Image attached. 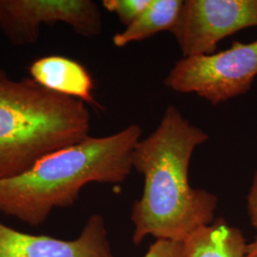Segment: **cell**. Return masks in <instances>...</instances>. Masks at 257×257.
I'll return each mask as SVG.
<instances>
[{
	"instance_id": "1",
	"label": "cell",
	"mask_w": 257,
	"mask_h": 257,
	"mask_svg": "<svg viewBox=\"0 0 257 257\" xmlns=\"http://www.w3.org/2000/svg\"><path fill=\"white\" fill-rule=\"evenodd\" d=\"M208 139L176 107L169 106L156 131L138 141L133 168L144 176V189L131 215L135 244L149 235L183 241L193 230L214 221L216 195L194 189L188 177L194 150Z\"/></svg>"
},
{
	"instance_id": "2",
	"label": "cell",
	"mask_w": 257,
	"mask_h": 257,
	"mask_svg": "<svg viewBox=\"0 0 257 257\" xmlns=\"http://www.w3.org/2000/svg\"><path fill=\"white\" fill-rule=\"evenodd\" d=\"M141 135L131 124L108 137H89L43 156L22 175L0 179V212L39 227L56 208L74 204L87 184L125 181Z\"/></svg>"
},
{
	"instance_id": "3",
	"label": "cell",
	"mask_w": 257,
	"mask_h": 257,
	"mask_svg": "<svg viewBox=\"0 0 257 257\" xmlns=\"http://www.w3.org/2000/svg\"><path fill=\"white\" fill-rule=\"evenodd\" d=\"M86 103L0 69V179L24 174L43 156L89 138Z\"/></svg>"
},
{
	"instance_id": "4",
	"label": "cell",
	"mask_w": 257,
	"mask_h": 257,
	"mask_svg": "<svg viewBox=\"0 0 257 257\" xmlns=\"http://www.w3.org/2000/svg\"><path fill=\"white\" fill-rule=\"evenodd\" d=\"M257 75V39L235 41L211 55L182 57L164 79L167 88L217 105L248 92Z\"/></svg>"
},
{
	"instance_id": "5",
	"label": "cell",
	"mask_w": 257,
	"mask_h": 257,
	"mask_svg": "<svg viewBox=\"0 0 257 257\" xmlns=\"http://www.w3.org/2000/svg\"><path fill=\"white\" fill-rule=\"evenodd\" d=\"M257 27V0H186L172 30L183 57L214 54L222 39Z\"/></svg>"
},
{
	"instance_id": "6",
	"label": "cell",
	"mask_w": 257,
	"mask_h": 257,
	"mask_svg": "<svg viewBox=\"0 0 257 257\" xmlns=\"http://www.w3.org/2000/svg\"><path fill=\"white\" fill-rule=\"evenodd\" d=\"M60 22L82 37L102 32L101 13L92 0H0V31L15 46L36 43L41 25Z\"/></svg>"
},
{
	"instance_id": "7",
	"label": "cell",
	"mask_w": 257,
	"mask_h": 257,
	"mask_svg": "<svg viewBox=\"0 0 257 257\" xmlns=\"http://www.w3.org/2000/svg\"><path fill=\"white\" fill-rule=\"evenodd\" d=\"M0 257H114L100 214H93L80 235L62 240L33 235L0 222Z\"/></svg>"
},
{
	"instance_id": "8",
	"label": "cell",
	"mask_w": 257,
	"mask_h": 257,
	"mask_svg": "<svg viewBox=\"0 0 257 257\" xmlns=\"http://www.w3.org/2000/svg\"><path fill=\"white\" fill-rule=\"evenodd\" d=\"M31 78L52 92L79 99L99 108L93 97V80L83 65L61 55H49L29 67Z\"/></svg>"
},
{
	"instance_id": "9",
	"label": "cell",
	"mask_w": 257,
	"mask_h": 257,
	"mask_svg": "<svg viewBox=\"0 0 257 257\" xmlns=\"http://www.w3.org/2000/svg\"><path fill=\"white\" fill-rule=\"evenodd\" d=\"M182 243L183 257H246L248 251L241 230L223 218L193 230Z\"/></svg>"
},
{
	"instance_id": "10",
	"label": "cell",
	"mask_w": 257,
	"mask_h": 257,
	"mask_svg": "<svg viewBox=\"0 0 257 257\" xmlns=\"http://www.w3.org/2000/svg\"><path fill=\"white\" fill-rule=\"evenodd\" d=\"M183 0H152L151 4L138 19L114 35V46L123 48L132 42L142 41L149 37L175 27L183 6Z\"/></svg>"
},
{
	"instance_id": "11",
	"label": "cell",
	"mask_w": 257,
	"mask_h": 257,
	"mask_svg": "<svg viewBox=\"0 0 257 257\" xmlns=\"http://www.w3.org/2000/svg\"><path fill=\"white\" fill-rule=\"evenodd\" d=\"M151 2L152 0H104L102 5L107 11L114 13L127 27L147 9Z\"/></svg>"
},
{
	"instance_id": "12",
	"label": "cell",
	"mask_w": 257,
	"mask_h": 257,
	"mask_svg": "<svg viewBox=\"0 0 257 257\" xmlns=\"http://www.w3.org/2000/svg\"><path fill=\"white\" fill-rule=\"evenodd\" d=\"M144 257H183L182 241L157 239Z\"/></svg>"
},
{
	"instance_id": "13",
	"label": "cell",
	"mask_w": 257,
	"mask_h": 257,
	"mask_svg": "<svg viewBox=\"0 0 257 257\" xmlns=\"http://www.w3.org/2000/svg\"><path fill=\"white\" fill-rule=\"evenodd\" d=\"M248 212L250 224L257 231V172L248 193Z\"/></svg>"
},
{
	"instance_id": "14",
	"label": "cell",
	"mask_w": 257,
	"mask_h": 257,
	"mask_svg": "<svg viewBox=\"0 0 257 257\" xmlns=\"http://www.w3.org/2000/svg\"><path fill=\"white\" fill-rule=\"evenodd\" d=\"M246 257H257V238L248 245V251Z\"/></svg>"
}]
</instances>
